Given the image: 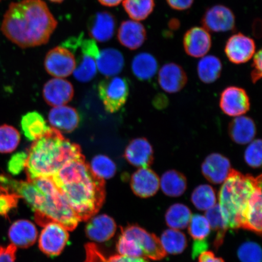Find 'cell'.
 <instances>
[{"label":"cell","mask_w":262,"mask_h":262,"mask_svg":"<svg viewBox=\"0 0 262 262\" xmlns=\"http://www.w3.org/2000/svg\"><path fill=\"white\" fill-rule=\"evenodd\" d=\"M51 178L80 221L99 211L105 199L104 180L94 174L84 157L66 163Z\"/></svg>","instance_id":"6da1fadb"},{"label":"cell","mask_w":262,"mask_h":262,"mask_svg":"<svg viewBox=\"0 0 262 262\" xmlns=\"http://www.w3.org/2000/svg\"><path fill=\"white\" fill-rule=\"evenodd\" d=\"M57 25L44 1L22 0L9 5L1 31L13 43L26 49L47 44Z\"/></svg>","instance_id":"7a4b0ae2"},{"label":"cell","mask_w":262,"mask_h":262,"mask_svg":"<svg viewBox=\"0 0 262 262\" xmlns=\"http://www.w3.org/2000/svg\"><path fill=\"white\" fill-rule=\"evenodd\" d=\"M82 157L79 146L51 127L43 136L35 141L29 150L26 166L28 180L52 178L66 163Z\"/></svg>","instance_id":"3957f363"},{"label":"cell","mask_w":262,"mask_h":262,"mask_svg":"<svg viewBox=\"0 0 262 262\" xmlns=\"http://www.w3.org/2000/svg\"><path fill=\"white\" fill-rule=\"evenodd\" d=\"M261 186V176L245 175L232 169L219 193V205L228 229H242L252 195Z\"/></svg>","instance_id":"277c9868"},{"label":"cell","mask_w":262,"mask_h":262,"mask_svg":"<svg viewBox=\"0 0 262 262\" xmlns=\"http://www.w3.org/2000/svg\"><path fill=\"white\" fill-rule=\"evenodd\" d=\"M46 194V200L40 212H35V219L39 225L50 222L63 225L68 231L76 228L80 222L77 215L55 185L51 178H38L31 180Z\"/></svg>","instance_id":"5b68a950"},{"label":"cell","mask_w":262,"mask_h":262,"mask_svg":"<svg viewBox=\"0 0 262 262\" xmlns=\"http://www.w3.org/2000/svg\"><path fill=\"white\" fill-rule=\"evenodd\" d=\"M117 250L125 256L152 260H162L167 255L160 238L138 225H129L121 229Z\"/></svg>","instance_id":"8992f818"},{"label":"cell","mask_w":262,"mask_h":262,"mask_svg":"<svg viewBox=\"0 0 262 262\" xmlns=\"http://www.w3.org/2000/svg\"><path fill=\"white\" fill-rule=\"evenodd\" d=\"M98 91L107 112L114 113L126 103L129 96V84L124 78L107 77L98 84Z\"/></svg>","instance_id":"52a82bcc"},{"label":"cell","mask_w":262,"mask_h":262,"mask_svg":"<svg viewBox=\"0 0 262 262\" xmlns=\"http://www.w3.org/2000/svg\"><path fill=\"white\" fill-rule=\"evenodd\" d=\"M78 47L80 48L81 57L73 72L75 79L86 83L93 79L97 74L96 61L100 51L96 41L93 39H85L80 36L76 39Z\"/></svg>","instance_id":"ba28073f"},{"label":"cell","mask_w":262,"mask_h":262,"mask_svg":"<svg viewBox=\"0 0 262 262\" xmlns=\"http://www.w3.org/2000/svg\"><path fill=\"white\" fill-rule=\"evenodd\" d=\"M39 238V248L49 256H56L63 251L70 235L63 225L50 222L43 226Z\"/></svg>","instance_id":"9c48e42d"},{"label":"cell","mask_w":262,"mask_h":262,"mask_svg":"<svg viewBox=\"0 0 262 262\" xmlns=\"http://www.w3.org/2000/svg\"><path fill=\"white\" fill-rule=\"evenodd\" d=\"M45 68L49 74L55 78H64L73 73L77 62L70 49L57 47L48 52L45 59Z\"/></svg>","instance_id":"30bf717a"},{"label":"cell","mask_w":262,"mask_h":262,"mask_svg":"<svg viewBox=\"0 0 262 262\" xmlns=\"http://www.w3.org/2000/svg\"><path fill=\"white\" fill-rule=\"evenodd\" d=\"M203 28L208 32H225L235 27V15L227 6L217 5L208 8L202 19Z\"/></svg>","instance_id":"8fae6325"},{"label":"cell","mask_w":262,"mask_h":262,"mask_svg":"<svg viewBox=\"0 0 262 262\" xmlns=\"http://www.w3.org/2000/svg\"><path fill=\"white\" fill-rule=\"evenodd\" d=\"M255 41L248 36L237 33L229 37L225 47V52L231 63L241 64L247 63L255 54Z\"/></svg>","instance_id":"7c38bea8"},{"label":"cell","mask_w":262,"mask_h":262,"mask_svg":"<svg viewBox=\"0 0 262 262\" xmlns=\"http://www.w3.org/2000/svg\"><path fill=\"white\" fill-rule=\"evenodd\" d=\"M220 107L229 117L244 116L250 109V100L243 88L229 86L222 92Z\"/></svg>","instance_id":"4fadbf2b"},{"label":"cell","mask_w":262,"mask_h":262,"mask_svg":"<svg viewBox=\"0 0 262 262\" xmlns=\"http://www.w3.org/2000/svg\"><path fill=\"white\" fill-rule=\"evenodd\" d=\"M183 45L186 54L190 57L201 58L210 50L212 38L210 34L203 27H193L186 32Z\"/></svg>","instance_id":"5bb4252c"},{"label":"cell","mask_w":262,"mask_h":262,"mask_svg":"<svg viewBox=\"0 0 262 262\" xmlns=\"http://www.w3.org/2000/svg\"><path fill=\"white\" fill-rule=\"evenodd\" d=\"M202 172L208 181L214 185L222 184L232 171L231 164L227 157L212 153L206 157L201 166Z\"/></svg>","instance_id":"9a60e30c"},{"label":"cell","mask_w":262,"mask_h":262,"mask_svg":"<svg viewBox=\"0 0 262 262\" xmlns=\"http://www.w3.org/2000/svg\"><path fill=\"white\" fill-rule=\"evenodd\" d=\"M130 187L134 194L146 199L155 195L160 188V179L152 169L139 168L130 179Z\"/></svg>","instance_id":"2e32d148"},{"label":"cell","mask_w":262,"mask_h":262,"mask_svg":"<svg viewBox=\"0 0 262 262\" xmlns=\"http://www.w3.org/2000/svg\"><path fill=\"white\" fill-rule=\"evenodd\" d=\"M187 81V75L181 66L178 64H165L159 71V84L160 88L167 93H178L185 86Z\"/></svg>","instance_id":"e0dca14e"},{"label":"cell","mask_w":262,"mask_h":262,"mask_svg":"<svg viewBox=\"0 0 262 262\" xmlns=\"http://www.w3.org/2000/svg\"><path fill=\"white\" fill-rule=\"evenodd\" d=\"M116 21L113 14L99 12L92 16L88 24V32L93 40L106 42L113 37Z\"/></svg>","instance_id":"ac0fdd59"},{"label":"cell","mask_w":262,"mask_h":262,"mask_svg":"<svg viewBox=\"0 0 262 262\" xmlns=\"http://www.w3.org/2000/svg\"><path fill=\"white\" fill-rule=\"evenodd\" d=\"M124 157L137 168H148L154 162L153 147L145 138L133 140L126 147Z\"/></svg>","instance_id":"d6986e66"},{"label":"cell","mask_w":262,"mask_h":262,"mask_svg":"<svg viewBox=\"0 0 262 262\" xmlns=\"http://www.w3.org/2000/svg\"><path fill=\"white\" fill-rule=\"evenodd\" d=\"M73 95V85L63 78H52L44 86L45 100L52 106L64 105L71 100Z\"/></svg>","instance_id":"ffe728a7"},{"label":"cell","mask_w":262,"mask_h":262,"mask_svg":"<svg viewBox=\"0 0 262 262\" xmlns=\"http://www.w3.org/2000/svg\"><path fill=\"white\" fill-rule=\"evenodd\" d=\"M88 221L85 231L91 241L102 243L110 240L116 234V223L109 215H94Z\"/></svg>","instance_id":"44dd1931"},{"label":"cell","mask_w":262,"mask_h":262,"mask_svg":"<svg viewBox=\"0 0 262 262\" xmlns=\"http://www.w3.org/2000/svg\"><path fill=\"white\" fill-rule=\"evenodd\" d=\"M146 36L145 26L134 20L123 21L117 33L120 44L132 51L142 47L146 40Z\"/></svg>","instance_id":"7402d4cb"},{"label":"cell","mask_w":262,"mask_h":262,"mask_svg":"<svg viewBox=\"0 0 262 262\" xmlns=\"http://www.w3.org/2000/svg\"><path fill=\"white\" fill-rule=\"evenodd\" d=\"M8 236L12 244L16 248H28L35 243L38 231L32 222L27 220H18L10 227Z\"/></svg>","instance_id":"603a6c76"},{"label":"cell","mask_w":262,"mask_h":262,"mask_svg":"<svg viewBox=\"0 0 262 262\" xmlns=\"http://www.w3.org/2000/svg\"><path fill=\"white\" fill-rule=\"evenodd\" d=\"M49 121L52 127L60 132L71 133L77 128L80 117L74 108L62 105L52 108L49 114Z\"/></svg>","instance_id":"cb8c5ba5"},{"label":"cell","mask_w":262,"mask_h":262,"mask_svg":"<svg viewBox=\"0 0 262 262\" xmlns=\"http://www.w3.org/2000/svg\"><path fill=\"white\" fill-rule=\"evenodd\" d=\"M229 134L233 142L239 145H247L254 140L256 126L251 118L241 116L235 117L229 125Z\"/></svg>","instance_id":"d4e9b609"},{"label":"cell","mask_w":262,"mask_h":262,"mask_svg":"<svg viewBox=\"0 0 262 262\" xmlns=\"http://www.w3.org/2000/svg\"><path fill=\"white\" fill-rule=\"evenodd\" d=\"M96 63L98 70L101 74L112 77L122 72L124 60L122 52L116 49L107 48L100 52Z\"/></svg>","instance_id":"484cf974"},{"label":"cell","mask_w":262,"mask_h":262,"mask_svg":"<svg viewBox=\"0 0 262 262\" xmlns=\"http://www.w3.org/2000/svg\"><path fill=\"white\" fill-rule=\"evenodd\" d=\"M261 186L255 190L246 211L242 229L261 234Z\"/></svg>","instance_id":"4316f807"},{"label":"cell","mask_w":262,"mask_h":262,"mask_svg":"<svg viewBox=\"0 0 262 262\" xmlns=\"http://www.w3.org/2000/svg\"><path fill=\"white\" fill-rule=\"evenodd\" d=\"M158 68V61L156 57L147 52L137 54L131 64L133 74L142 81L151 79L157 73Z\"/></svg>","instance_id":"83f0119b"},{"label":"cell","mask_w":262,"mask_h":262,"mask_svg":"<svg viewBox=\"0 0 262 262\" xmlns=\"http://www.w3.org/2000/svg\"><path fill=\"white\" fill-rule=\"evenodd\" d=\"M160 186L166 195L178 198L184 194L187 189V179L176 170H168L163 173L160 179Z\"/></svg>","instance_id":"f1b7e54d"},{"label":"cell","mask_w":262,"mask_h":262,"mask_svg":"<svg viewBox=\"0 0 262 262\" xmlns=\"http://www.w3.org/2000/svg\"><path fill=\"white\" fill-rule=\"evenodd\" d=\"M21 127L26 139L33 142L41 138L51 128L47 125L43 117L37 112L25 115L21 119Z\"/></svg>","instance_id":"f546056e"},{"label":"cell","mask_w":262,"mask_h":262,"mask_svg":"<svg viewBox=\"0 0 262 262\" xmlns=\"http://www.w3.org/2000/svg\"><path fill=\"white\" fill-rule=\"evenodd\" d=\"M220 58L215 55H205L199 61L198 74L203 83L211 84L218 80L222 71Z\"/></svg>","instance_id":"4dcf8cb0"},{"label":"cell","mask_w":262,"mask_h":262,"mask_svg":"<svg viewBox=\"0 0 262 262\" xmlns=\"http://www.w3.org/2000/svg\"><path fill=\"white\" fill-rule=\"evenodd\" d=\"M160 241L167 254H182L188 246L185 234L178 229H166L163 232Z\"/></svg>","instance_id":"1f68e13d"},{"label":"cell","mask_w":262,"mask_h":262,"mask_svg":"<svg viewBox=\"0 0 262 262\" xmlns=\"http://www.w3.org/2000/svg\"><path fill=\"white\" fill-rule=\"evenodd\" d=\"M192 215L187 206L182 204H173L166 212V224L171 229L178 230L185 229L188 227Z\"/></svg>","instance_id":"d6a6232c"},{"label":"cell","mask_w":262,"mask_h":262,"mask_svg":"<svg viewBox=\"0 0 262 262\" xmlns=\"http://www.w3.org/2000/svg\"><path fill=\"white\" fill-rule=\"evenodd\" d=\"M205 217L207 219L211 229L217 231L214 245L216 250H218L224 243L226 232L228 229L227 222L222 214L219 204H216L206 211Z\"/></svg>","instance_id":"836d02e7"},{"label":"cell","mask_w":262,"mask_h":262,"mask_svg":"<svg viewBox=\"0 0 262 262\" xmlns=\"http://www.w3.org/2000/svg\"><path fill=\"white\" fill-rule=\"evenodd\" d=\"M124 11L133 20H145L155 8V0H123Z\"/></svg>","instance_id":"e575fe53"},{"label":"cell","mask_w":262,"mask_h":262,"mask_svg":"<svg viewBox=\"0 0 262 262\" xmlns=\"http://www.w3.org/2000/svg\"><path fill=\"white\" fill-rule=\"evenodd\" d=\"M85 250L86 258L84 262H149L145 258L130 257L120 254L106 256L94 244L85 245Z\"/></svg>","instance_id":"d590c367"},{"label":"cell","mask_w":262,"mask_h":262,"mask_svg":"<svg viewBox=\"0 0 262 262\" xmlns=\"http://www.w3.org/2000/svg\"><path fill=\"white\" fill-rule=\"evenodd\" d=\"M191 202L200 211H207L216 205L217 196L214 188L209 185L196 187L191 194Z\"/></svg>","instance_id":"8d00e7d4"},{"label":"cell","mask_w":262,"mask_h":262,"mask_svg":"<svg viewBox=\"0 0 262 262\" xmlns=\"http://www.w3.org/2000/svg\"><path fill=\"white\" fill-rule=\"evenodd\" d=\"M92 172L98 178L110 179L116 174V164L109 157L104 155L94 157L90 165Z\"/></svg>","instance_id":"74e56055"},{"label":"cell","mask_w":262,"mask_h":262,"mask_svg":"<svg viewBox=\"0 0 262 262\" xmlns=\"http://www.w3.org/2000/svg\"><path fill=\"white\" fill-rule=\"evenodd\" d=\"M20 142V134L15 127L3 124L0 126V153L14 151Z\"/></svg>","instance_id":"f35d334b"},{"label":"cell","mask_w":262,"mask_h":262,"mask_svg":"<svg viewBox=\"0 0 262 262\" xmlns=\"http://www.w3.org/2000/svg\"><path fill=\"white\" fill-rule=\"evenodd\" d=\"M188 232L195 241H204L211 232V227L205 216L195 214L192 215L189 222Z\"/></svg>","instance_id":"ab89813d"},{"label":"cell","mask_w":262,"mask_h":262,"mask_svg":"<svg viewBox=\"0 0 262 262\" xmlns=\"http://www.w3.org/2000/svg\"><path fill=\"white\" fill-rule=\"evenodd\" d=\"M237 255L241 262H261V248L255 242H245L239 247Z\"/></svg>","instance_id":"60d3db41"},{"label":"cell","mask_w":262,"mask_h":262,"mask_svg":"<svg viewBox=\"0 0 262 262\" xmlns=\"http://www.w3.org/2000/svg\"><path fill=\"white\" fill-rule=\"evenodd\" d=\"M19 199L18 195L0 186V216L8 219L17 208Z\"/></svg>","instance_id":"b9f144b4"},{"label":"cell","mask_w":262,"mask_h":262,"mask_svg":"<svg viewBox=\"0 0 262 262\" xmlns=\"http://www.w3.org/2000/svg\"><path fill=\"white\" fill-rule=\"evenodd\" d=\"M261 140L252 141L246 149L244 159L248 166L253 168H260L261 165Z\"/></svg>","instance_id":"7bdbcfd3"},{"label":"cell","mask_w":262,"mask_h":262,"mask_svg":"<svg viewBox=\"0 0 262 262\" xmlns=\"http://www.w3.org/2000/svg\"><path fill=\"white\" fill-rule=\"evenodd\" d=\"M27 157V154L24 152H17L13 155L8 164L9 172L14 176L20 173L26 169Z\"/></svg>","instance_id":"ee69618b"},{"label":"cell","mask_w":262,"mask_h":262,"mask_svg":"<svg viewBox=\"0 0 262 262\" xmlns=\"http://www.w3.org/2000/svg\"><path fill=\"white\" fill-rule=\"evenodd\" d=\"M261 49H260L253 56V63L252 65L253 70L251 74L252 81L253 83H257L261 78Z\"/></svg>","instance_id":"f6af8a7d"},{"label":"cell","mask_w":262,"mask_h":262,"mask_svg":"<svg viewBox=\"0 0 262 262\" xmlns=\"http://www.w3.org/2000/svg\"><path fill=\"white\" fill-rule=\"evenodd\" d=\"M16 251L17 248L14 245L0 246V262H15Z\"/></svg>","instance_id":"bcb514c9"},{"label":"cell","mask_w":262,"mask_h":262,"mask_svg":"<svg viewBox=\"0 0 262 262\" xmlns=\"http://www.w3.org/2000/svg\"><path fill=\"white\" fill-rule=\"evenodd\" d=\"M169 7L176 11H186L191 7L194 0H166Z\"/></svg>","instance_id":"7dc6e473"},{"label":"cell","mask_w":262,"mask_h":262,"mask_svg":"<svg viewBox=\"0 0 262 262\" xmlns=\"http://www.w3.org/2000/svg\"><path fill=\"white\" fill-rule=\"evenodd\" d=\"M198 262H225L221 257H216L211 251H205L199 255Z\"/></svg>","instance_id":"c3c4849f"},{"label":"cell","mask_w":262,"mask_h":262,"mask_svg":"<svg viewBox=\"0 0 262 262\" xmlns=\"http://www.w3.org/2000/svg\"><path fill=\"white\" fill-rule=\"evenodd\" d=\"M208 247L207 242L204 241H195V243L193 244L192 247V257L195 258L199 254H201L202 252L206 251Z\"/></svg>","instance_id":"681fc988"},{"label":"cell","mask_w":262,"mask_h":262,"mask_svg":"<svg viewBox=\"0 0 262 262\" xmlns=\"http://www.w3.org/2000/svg\"><path fill=\"white\" fill-rule=\"evenodd\" d=\"M98 1L101 5L107 6V7H114V6L119 5L123 0H98Z\"/></svg>","instance_id":"f907efd6"},{"label":"cell","mask_w":262,"mask_h":262,"mask_svg":"<svg viewBox=\"0 0 262 262\" xmlns=\"http://www.w3.org/2000/svg\"><path fill=\"white\" fill-rule=\"evenodd\" d=\"M49 1H50L52 3H61L64 1V0H49Z\"/></svg>","instance_id":"816d5d0a"},{"label":"cell","mask_w":262,"mask_h":262,"mask_svg":"<svg viewBox=\"0 0 262 262\" xmlns=\"http://www.w3.org/2000/svg\"><path fill=\"white\" fill-rule=\"evenodd\" d=\"M0 1H2V0H0Z\"/></svg>","instance_id":"f5cc1de1"}]
</instances>
